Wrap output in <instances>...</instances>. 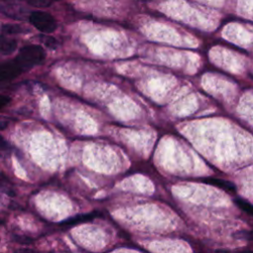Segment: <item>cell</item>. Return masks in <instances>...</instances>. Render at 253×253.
I'll return each mask as SVG.
<instances>
[{
  "instance_id": "obj_10",
  "label": "cell",
  "mask_w": 253,
  "mask_h": 253,
  "mask_svg": "<svg viewBox=\"0 0 253 253\" xmlns=\"http://www.w3.org/2000/svg\"><path fill=\"white\" fill-rule=\"evenodd\" d=\"M42 42H43V43H44L47 47L52 48V49H53V48H56L57 45H58L57 41H56L54 38L49 37V36H43V37H42Z\"/></svg>"
},
{
  "instance_id": "obj_9",
  "label": "cell",
  "mask_w": 253,
  "mask_h": 253,
  "mask_svg": "<svg viewBox=\"0 0 253 253\" xmlns=\"http://www.w3.org/2000/svg\"><path fill=\"white\" fill-rule=\"evenodd\" d=\"M234 203L235 205L243 211H245L247 214L249 215H252L253 216V205L250 204L249 202L241 199V198H238V199H235L234 200Z\"/></svg>"
},
{
  "instance_id": "obj_7",
  "label": "cell",
  "mask_w": 253,
  "mask_h": 253,
  "mask_svg": "<svg viewBox=\"0 0 253 253\" xmlns=\"http://www.w3.org/2000/svg\"><path fill=\"white\" fill-rule=\"evenodd\" d=\"M1 30L3 35H17L28 32V30H26L25 27H22L17 24H3Z\"/></svg>"
},
{
  "instance_id": "obj_11",
  "label": "cell",
  "mask_w": 253,
  "mask_h": 253,
  "mask_svg": "<svg viewBox=\"0 0 253 253\" xmlns=\"http://www.w3.org/2000/svg\"><path fill=\"white\" fill-rule=\"evenodd\" d=\"M9 102H10V98L8 96L2 95L0 97V106H1V108H4L6 105L9 104Z\"/></svg>"
},
{
  "instance_id": "obj_12",
  "label": "cell",
  "mask_w": 253,
  "mask_h": 253,
  "mask_svg": "<svg viewBox=\"0 0 253 253\" xmlns=\"http://www.w3.org/2000/svg\"><path fill=\"white\" fill-rule=\"evenodd\" d=\"M50 1H60V0H50Z\"/></svg>"
},
{
  "instance_id": "obj_2",
  "label": "cell",
  "mask_w": 253,
  "mask_h": 253,
  "mask_svg": "<svg viewBox=\"0 0 253 253\" xmlns=\"http://www.w3.org/2000/svg\"><path fill=\"white\" fill-rule=\"evenodd\" d=\"M31 24L39 31L48 34L56 29L55 19L47 12L34 11L29 16Z\"/></svg>"
},
{
  "instance_id": "obj_8",
  "label": "cell",
  "mask_w": 253,
  "mask_h": 253,
  "mask_svg": "<svg viewBox=\"0 0 253 253\" xmlns=\"http://www.w3.org/2000/svg\"><path fill=\"white\" fill-rule=\"evenodd\" d=\"M95 212H91V213H86V214H79V215H76V216H73L65 221L62 222L63 225H74V224H77V223H80V222H84V221H87V220H90L92 219L93 217L96 216V214H94Z\"/></svg>"
},
{
  "instance_id": "obj_6",
  "label": "cell",
  "mask_w": 253,
  "mask_h": 253,
  "mask_svg": "<svg viewBox=\"0 0 253 253\" xmlns=\"http://www.w3.org/2000/svg\"><path fill=\"white\" fill-rule=\"evenodd\" d=\"M0 47H1V54L2 55H9V54H11L15 51V49L17 47V42L14 39L6 38L2 34Z\"/></svg>"
},
{
  "instance_id": "obj_4",
  "label": "cell",
  "mask_w": 253,
  "mask_h": 253,
  "mask_svg": "<svg viewBox=\"0 0 253 253\" xmlns=\"http://www.w3.org/2000/svg\"><path fill=\"white\" fill-rule=\"evenodd\" d=\"M1 11L7 17H10V18L15 19V20L16 19L17 20H23L26 17V14L28 12L27 9L24 6H22L19 3L14 2V1L2 4Z\"/></svg>"
},
{
  "instance_id": "obj_13",
  "label": "cell",
  "mask_w": 253,
  "mask_h": 253,
  "mask_svg": "<svg viewBox=\"0 0 253 253\" xmlns=\"http://www.w3.org/2000/svg\"><path fill=\"white\" fill-rule=\"evenodd\" d=\"M25 1H27V2H28V0H25Z\"/></svg>"
},
{
  "instance_id": "obj_3",
  "label": "cell",
  "mask_w": 253,
  "mask_h": 253,
  "mask_svg": "<svg viewBox=\"0 0 253 253\" xmlns=\"http://www.w3.org/2000/svg\"><path fill=\"white\" fill-rule=\"evenodd\" d=\"M24 72V69L14 58L3 62L0 66V79L2 81H10L18 77L21 73Z\"/></svg>"
},
{
  "instance_id": "obj_5",
  "label": "cell",
  "mask_w": 253,
  "mask_h": 253,
  "mask_svg": "<svg viewBox=\"0 0 253 253\" xmlns=\"http://www.w3.org/2000/svg\"><path fill=\"white\" fill-rule=\"evenodd\" d=\"M205 183H208L210 185L215 186L217 188H220L227 192H234L235 191V185L232 182L223 180V179H217V178H207L204 180Z\"/></svg>"
},
{
  "instance_id": "obj_1",
  "label": "cell",
  "mask_w": 253,
  "mask_h": 253,
  "mask_svg": "<svg viewBox=\"0 0 253 253\" xmlns=\"http://www.w3.org/2000/svg\"><path fill=\"white\" fill-rule=\"evenodd\" d=\"M45 58L43 48L39 44H28L23 46L15 56L17 62L21 65L24 71L41 64Z\"/></svg>"
}]
</instances>
